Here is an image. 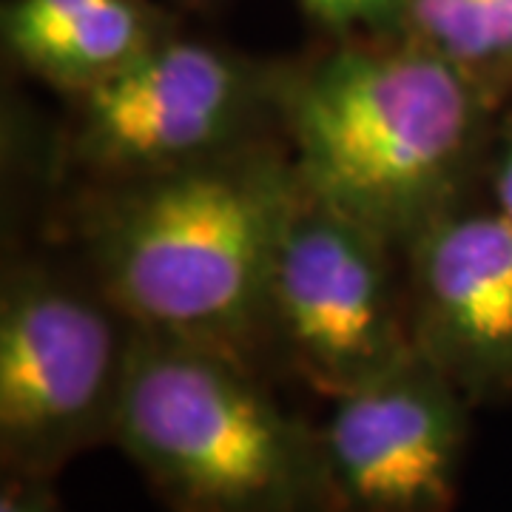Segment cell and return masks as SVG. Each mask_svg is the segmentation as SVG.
I'll use <instances>...</instances> for the list:
<instances>
[{"label":"cell","instance_id":"obj_13","mask_svg":"<svg viewBox=\"0 0 512 512\" xmlns=\"http://www.w3.org/2000/svg\"><path fill=\"white\" fill-rule=\"evenodd\" d=\"M313 18H319L330 29H350L359 23H370L362 0H299Z\"/></svg>","mask_w":512,"mask_h":512},{"label":"cell","instance_id":"obj_1","mask_svg":"<svg viewBox=\"0 0 512 512\" xmlns=\"http://www.w3.org/2000/svg\"><path fill=\"white\" fill-rule=\"evenodd\" d=\"M305 197L396 251L464 205L490 163L495 97L436 49H342L279 94Z\"/></svg>","mask_w":512,"mask_h":512},{"label":"cell","instance_id":"obj_9","mask_svg":"<svg viewBox=\"0 0 512 512\" xmlns=\"http://www.w3.org/2000/svg\"><path fill=\"white\" fill-rule=\"evenodd\" d=\"M419 43L453 60L493 94L512 97V0H404Z\"/></svg>","mask_w":512,"mask_h":512},{"label":"cell","instance_id":"obj_8","mask_svg":"<svg viewBox=\"0 0 512 512\" xmlns=\"http://www.w3.org/2000/svg\"><path fill=\"white\" fill-rule=\"evenodd\" d=\"M410 339L473 404L512 399V220L453 208L407 251Z\"/></svg>","mask_w":512,"mask_h":512},{"label":"cell","instance_id":"obj_6","mask_svg":"<svg viewBox=\"0 0 512 512\" xmlns=\"http://www.w3.org/2000/svg\"><path fill=\"white\" fill-rule=\"evenodd\" d=\"M330 402L319 447L336 512L453 510L473 404L441 370L413 350Z\"/></svg>","mask_w":512,"mask_h":512},{"label":"cell","instance_id":"obj_3","mask_svg":"<svg viewBox=\"0 0 512 512\" xmlns=\"http://www.w3.org/2000/svg\"><path fill=\"white\" fill-rule=\"evenodd\" d=\"M111 441L168 512H336L319 427L259 370L131 325Z\"/></svg>","mask_w":512,"mask_h":512},{"label":"cell","instance_id":"obj_4","mask_svg":"<svg viewBox=\"0 0 512 512\" xmlns=\"http://www.w3.org/2000/svg\"><path fill=\"white\" fill-rule=\"evenodd\" d=\"M109 296L46 268H18L0 293L3 473L55 478L111 441L131 325Z\"/></svg>","mask_w":512,"mask_h":512},{"label":"cell","instance_id":"obj_7","mask_svg":"<svg viewBox=\"0 0 512 512\" xmlns=\"http://www.w3.org/2000/svg\"><path fill=\"white\" fill-rule=\"evenodd\" d=\"M259 92L231 57L200 43L146 46L83 89L77 154L140 180L239 146Z\"/></svg>","mask_w":512,"mask_h":512},{"label":"cell","instance_id":"obj_12","mask_svg":"<svg viewBox=\"0 0 512 512\" xmlns=\"http://www.w3.org/2000/svg\"><path fill=\"white\" fill-rule=\"evenodd\" d=\"M49 481L52 478L3 473V484H0V512H60Z\"/></svg>","mask_w":512,"mask_h":512},{"label":"cell","instance_id":"obj_2","mask_svg":"<svg viewBox=\"0 0 512 512\" xmlns=\"http://www.w3.org/2000/svg\"><path fill=\"white\" fill-rule=\"evenodd\" d=\"M299 194L293 165L239 146L131 180L94 225L103 293L134 328L256 367Z\"/></svg>","mask_w":512,"mask_h":512},{"label":"cell","instance_id":"obj_5","mask_svg":"<svg viewBox=\"0 0 512 512\" xmlns=\"http://www.w3.org/2000/svg\"><path fill=\"white\" fill-rule=\"evenodd\" d=\"M396 254L359 222L299 194L276 248L268 328L316 393L336 399L413 353Z\"/></svg>","mask_w":512,"mask_h":512},{"label":"cell","instance_id":"obj_10","mask_svg":"<svg viewBox=\"0 0 512 512\" xmlns=\"http://www.w3.org/2000/svg\"><path fill=\"white\" fill-rule=\"evenodd\" d=\"M146 46V29L128 0H97L77 18L37 37L18 57L57 83L89 89L123 69Z\"/></svg>","mask_w":512,"mask_h":512},{"label":"cell","instance_id":"obj_11","mask_svg":"<svg viewBox=\"0 0 512 512\" xmlns=\"http://www.w3.org/2000/svg\"><path fill=\"white\" fill-rule=\"evenodd\" d=\"M487 180L493 205L512 220V106L501 126L495 128L493 148H490V163H487Z\"/></svg>","mask_w":512,"mask_h":512}]
</instances>
